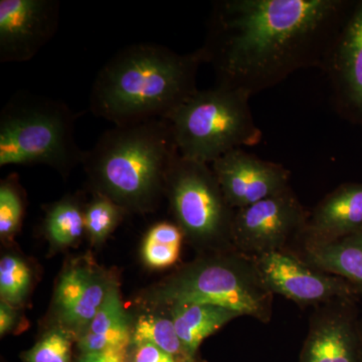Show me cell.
<instances>
[{
    "label": "cell",
    "mask_w": 362,
    "mask_h": 362,
    "mask_svg": "<svg viewBox=\"0 0 362 362\" xmlns=\"http://www.w3.org/2000/svg\"><path fill=\"white\" fill-rule=\"evenodd\" d=\"M178 152L168 119L115 126L85 151L83 165L97 194L123 209H150L165 189Z\"/></svg>",
    "instance_id": "3"
},
{
    "label": "cell",
    "mask_w": 362,
    "mask_h": 362,
    "mask_svg": "<svg viewBox=\"0 0 362 362\" xmlns=\"http://www.w3.org/2000/svg\"><path fill=\"white\" fill-rule=\"evenodd\" d=\"M307 264L344 279L362 298V230L324 245L293 250Z\"/></svg>",
    "instance_id": "16"
},
{
    "label": "cell",
    "mask_w": 362,
    "mask_h": 362,
    "mask_svg": "<svg viewBox=\"0 0 362 362\" xmlns=\"http://www.w3.org/2000/svg\"><path fill=\"white\" fill-rule=\"evenodd\" d=\"M238 312L209 304L185 303L171 306V317L188 357L194 356L206 338L240 317Z\"/></svg>",
    "instance_id": "18"
},
{
    "label": "cell",
    "mask_w": 362,
    "mask_h": 362,
    "mask_svg": "<svg viewBox=\"0 0 362 362\" xmlns=\"http://www.w3.org/2000/svg\"><path fill=\"white\" fill-rule=\"evenodd\" d=\"M185 233L178 225L157 223L147 233L143 243L142 256L145 263L156 269L175 265L180 257Z\"/></svg>",
    "instance_id": "20"
},
{
    "label": "cell",
    "mask_w": 362,
    "mask_h": 362,
    "mask_svg": "<svg viewBox=\"0 0 362 362\" xmlns=\"http://www.w3.org/2000/svg\"><path fill=\"white\" fill-rule=\"evenodd\" d=\"M201 49L178 54L163 45H131L98 73L90 108L115 126L166 119L197 92Z\"/></svg>",
    "instance_id": "2"
},
{
    "label": "cell",
    "mask_w": 362,
    "mask_h": 362,
    "mask_svg": "<svg viewBox=\"0 0 362 362\" xmlns=\"http://www.w3.org/2000/svg\"><path fill=\"white\" fill-rule=\"evenodd\" d=\"M161 301L209 304L269 323L274 295L269 291L251 257L235 251L214 252L173 276L159 293Z\"/></svg>",
    "instance_id": "6"
},
{
    "label": "cell",
    "mask_w": 362,
    "mask_h": 362,
    "mask_svg": "<svg viewBox=\"0 0 362 362\" xmlns=\"http://www.w3.org/2000/svg\"><path fill=\"white\" fill-rule=\"evenodd\" d=\"M252 259L269 291L274 296L280 295L291 300L301 308H316L341 298H359L344 279L314 268L291 250L268 252Z\"/></svg>",
    "instance_id": "9"
},
{
    "label": "cell",
    "mask_w": 362,
    "mask_h": 362,
    "mask_svg": "<svg viewBox=\"0 0 362 362\" xmlns=\"http://www.w3.org/2000/svg\"><path fill=\"white\" fill-rule=\"evenodd\" d=\"M126 349H111L107 351L83 354L80 362H125Z\"/></svg>",
    "instance_id": "27"
},
{
    "label": "cell",
    "mask_w": 362,
    "mask_h": 362,
    "mask_svg": "<svg viewBox=\"0 0 362 362\" xmlns=\"http://www.w3.org/2000/svg\"><path fill=\"white\" fill-rule=\"evenodd\" d=\"M30 285V271L18 257L6 256L0 261V294L7 304L23 302Z\"/></svg>",
    "instance_id": "23"
},
{
    "label": "cell",
    "mask_w": 362,
    "mask_h": 362,
    "mask_svg": "<svg viewBox=\"0 0 362 362\" xmlns=\"http://www.w3.org/2000/svg\"><path fill=\"white\" fill-rule=\"evenodd\" d=\"M361 230L362 182L342 183L309 213L301 240L293 250L328 244Z\"/></svg>",
    "instance_id": "14"
},
{
    "label": "cell",
    "mask_w": 362,
    "mask_h": 362,
    "mask_svg": "<svg viewBox=\"0 0 362 362\" xmlns=\"http://www.w3.org/2000/svg\"><path fill=\"white\" fill-rule=\"evenodd\" d=\"M28 362H71V341L63 330L45 334L26 354Z\"/></svg>",
    "instance_id": "25"
},
{
    "label": "cell",
    "mask_w": 362,
    "mask_h": 362,
    "mask_svg": "<svg viewBox=\"0 0 362 362\" xmlns=\"http://www.w3.org/2000/svg\"><path fill=\"white\" fill-rule=\"evenodd\" d=\"M359 300L341 298L314 308L299 362H362Z\"/></svg>",
    "instance_id": "10"
},
{
    "label": "cell",
    "mask_w": 362,
    "mask_h": 362,
    "mask_svg": "<svg viewBox=\"0 0 362 362\" xmlns=\"http://www.w3.org/2000/svg\"><path fill=\"white\" fill-rule=\"evenodd\" d=\"M130 341L127 317L115 285H109L96 315L80 339L83 354L126 349Z\"/></svg>",
    "instance_id": "17"
},
{
    "label": "cell",
    "mask_w": 362,
    "mask_h": 362,
    "mask_svg": "<svg viewBox=\"0 0 362 362\" xmlns=\"http://www.w3.org/2000/svg\"><path fill=\"white\" fill-rule=\"evenodd\" d=\"M322 70L338 113L362 125V0L350 7Z\"/></svg>",
    "instance_id": "12"
},
{
    "label": "cell",
    "mask_w": 362,
    "mask_h": 362,
    "mask_svg": "<svg viewBox=\"0 0 362 362\" xmlns=\"http://www.w3.org/2000/svg\"><path fill=\"white\" fill-rule=\"evenodd\" d=\"M250 98L221 85L197 90L166 118L178 154L211 164L233 150L259 144L263 133L252 116Z\"/></svg>",
    "instance_id": "5"
},
{
    "label": "cell",
    "mask_w": 362,
    "mask_h": 362,
    "mask_svg": "<svg viewBox=\"0 0 362 362\" xmlns=\"http://www.w3.org/2000/svg\"><path fill=\"white\" fill-rule=\"evenodd\" d=\"M309 213L292 187L237 209L233 225V247L251 258L293 250L301 240Z\"/></svg>",
    "instance_id": "8"
},
{
    "label": "cell",
    "mask_w": 362,
    "mask_h": 362,
    "mask_svg": "<svg viewBox=\"0 0 362 362\" xmlns=\"http://www.w3.org/2000/svg\"><path fill=\"white\" fill-rule=\"evenodd\" d=\"M49 239L58 246H69L85 230V209L76 199L66 197L52 204L45 220Z\"/></svg>",
    "instance_id": "19"
},
{
    "label": "cell",
    "mask_w": 362,
    "mask_h": 362,
    "mask_svg": "<svg viewBox=\"0 0 362 362\" xmlns=\"http://www.w3.org/2000/svg\"><path fill=\"white\" fill-rule=\"evenodd\" d=\"M352 2L220 0L201 47L216 85L250 97L303 69L322 70Z\"/></svg>",
    "instance_id": "1"
},
{
    "label": "cell",
    "mask_w": 362,
    "mask_h": 362,
    "mask_svg": "<svg viewBox=\"0 0 362 362\" xmlns=\"http://www.w3.org/2000/svg\"><path fill=\"white\" fill-rule=\"evenodd\" d=\"M14 322V314L6 302L2 301L0 305V334L4 335L11 330Z\"/></svg>",
    "instance_id": "28"
},
{
    "label": "cell",
    "mask_w": 362,
    "mask_h": 362,
    "mask_svg": "<svg viewBox=\"0 0 362 362\" xmlns=\"http://www.w3.org/2000/svg\"><path fill=\"white\" fill-rule=\"evenodd\" d=\"M135 362H175V359L168 352L146 343L137 346Z\"/></svg>",
    "instance_id": "26"
},
{
    "label": "cell",
    "mask_w": 362,
    "mask_h": 362,
    "mask_svg": "<svg viewBox=\"0 0 362 362\" xmlns=\"http://www.w3.org/2000/svg\"><path fill=\"white\" fill-rule=\"evenodd\" d=\"M23 199L13 176L0 185V235L11 237L21 226Z\"/></svg>",
    "instance_id": "24"
},
{
    "label": "cell",
    "mask_w": 362,
    "mask_h": 362,
    "mask_svg": "<svg viewBox=\"0 0 362 362\" xmlns=\"http://www.w3.org/2000/svg\"><path fill=\"white\" fill-rule=\"evenodd\" d=\"M132 341L137 346L148 343L173 356L180 354H185L180 337L176 332L173 317L171 318L151 315L140 317L133 330Z\"/></svg>",
    "instance_id": "21"
},
{
    "label": "cell",
    "mask_w": 362,
    "mask_h": 362,
    "mask_svg": "<svg viewBox=\"0 0 362 362\" xmlns=\"http://www.w3.org/2000/svg\"><path fill=\"white\" fill-rule=\"evenodd\" d=\"M211 168L226 202L235 211L291 187V173L282 164L264 160L243 148L220 157Z\"/></svg>",
    "instance_id": "13"
},
{
    "label": "cell",
    "mask_w": 362,
    "mask_h": 362,
    "mask_svg": "<svg viewBox=\"0 0 362 362\" xmlns=\"http://www.w3.org/2000/svg\"><path fill=\"white\" fill-rule=\"evenodd\" d=\"M165 189L178 226L192 243L214 252L235 250V209L226 202L209 164L177 154L169 169Z\"/></svg>",
    "instance_id": "7"
},
{
    "label": "cell",
    "mask_w": 362,
    "mask_h": 362,
    "mask_svg": "<svg viewBox=\"0 0 362 362\" xmlns=\"http://www.w3.org/2000/svg\"><path fill=\"white\" fill-rule=\"evenodd\" d=\"M123 207L103 194H97L85 209V230L93 243L103 242L118 225Z\"/></svg>",
    "instance_id": "22"
},
{
    "label": "cell",
    "mask_w": 362,
    "mask_h": 362,
    "mask_svg": "<svg viewBox=\"0 0 362 362\" xmlns=\"http://www.w3.org/2000/svg\"><path fill=\"white\" fill-rule=\"evenodd\" d=\"M58 0L0 1V62L30 61L54 37L59 23Z\"/></svg>",
    "instance_id": "11"
},
{
    "label": "cell",
    "mask_w": 362,
    "mask_h": 362,
    "mask_svg": "<svg viewBox=\"0 0 362 362\" xmlns=\"http://www.w3.org/2000/svg\"><path fill=\"white\" fill-rule=\"evenodd\" d=\"M75 120L59 100L16 93L0 113V168L44 164L66 173L82 164Z\"/></svg>",
    "instance_id": "4"
},
{
    "label": "cell",
    "mask_w": 362,
    "mask_h": 362,
    "mask_svg": "<svg viewBox=\"0 0 362 362\" xmlns=\"http://www.w3.org/2000/svg\"><path fill=\"white\" fill-rule=\"evenodd\" d=\"M109 284L89 269H70L59 280L56 305L62 321L74 329H85L103 303Z\"/></svg>",
    "instance_id": "15"
}]
</instances>
